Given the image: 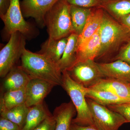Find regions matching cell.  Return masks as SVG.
Returning a JSON list of instances; mask_svg holds the SVG:
<instances>
[{
  "label": "cell",
  "instance_id": "cell-1",
  "mask_svg": "<svg viewBox=\"0 0 130 130\" xmlns=\"http://www.w3.org/2000/svg\"><path fill=\"white\" fill-rule=\"evenodd\" d=\"M99 31L101 48L95 61L101 60L100 63L111 62L130 39V32L105 12Z\"/></svg>",
  "mask_w": 130,
  "mask_h": 130
},
{
  "label": "cell",
  "instance_id": "cell-2",
  "mask_svg": "<svg viewBox=\"0 0 130 130\" xmlns=\"http://www.w3.org/2000/svg\"><path fill=\"white\" fill-rule=\"evenodd\" d=\"M19 66L30 77L61 86L62 73L56 63L43 55L24 50Z\"/></svg>",
  "mask_w": 130,
  "mask_h": 130
},
{
  "label": "cell",
  "instance_id": "cell-3",
  "mask_svg": "<svg viewBox=\"0 0 130 130\" xmlns=\"http://www.w3.org/2000/svg\"><path fill=\"white\" fill-rule=\"evenodd\" d=\"M62 73L61 86L70 96L76 110V116L72 120V124L95 127L86 100V88L73 81L66 71Z\"/></svg>",
  "mask_w": 130,
  "mask_h": 130
},
{
  "label": "cell",
  "instance_id": "cell-4",
  "mask_svg": "<svg viewBox=\"0 0 130 130\" xmlns=\"http://www.w3.org/2000/svg\"><path fill=\"white\" fill-rule=\"evenodd\" d=\"M70 6L66 0H59L47 13L45 26L50 38L60 39L74 32L70 13Z\"/></svg>",
  "mask_w": 130,
  "mask_h": 130
},
{
  "label": "cell",
  "instance_id": "cell-5",
  "mask_svg": "<svg viewBox=\"0 0 130 130\" xmlns=\"http://www.w3.org/2000/svg\"><path fill=\"white\" fill-rule=\"evenodd\" d=\"M0 17L5 25V31L10 36L12 33L19 31L26 40H30L39 35L37 29L24 19L19 0H11L7 12Z\"/></svg>",
  "mask_w": 130,
  "mask_h": 130
},
{
  "label": "cell",
  "instance_id": "cell-6",
  "mask_svg": "<svg viewBox=\"0 0 130 130\" xmlns=\"http://www.w3.org/2000/svg\"><path fill=\"white\" fill-rule=\"evenodd\" d=\"M25 38L19 31L11 35L7 44L0 51V77L6 76L21 59L25 48Z\"/></svg>",
  "mask_w": 130,
  "mask_h": 130
},
{
  "label": "cell",
  "instance_id": "cell-7",
  "mask_svg": "<svg viewBox=\"0 0 130 130\" xmlns=\"http://www.w3.org/2000/svg\"><path fill=\"white\" fill-rule=\"evenodd\" d=\"M91 113L95 127L98 130H119V128L128 123L120 114L111 110L106 106L99 104L86 97Z\"/></svg>",
  "mask_w": 130,
  "mask_h": 130
},
{
  "label": "cell",
  "instance_id": "cell-8",
  "mask_svg": "<svg viewBox=\"0 0 130 130\" xmlns=\"http://www.w3.org/2000/svg\"><path fill=\"white\" fill-rule=\"evenodd\" d=\"M66 71L73 81L86 88H91L105 78L93 60L77 61Z\"/></svg>",
  "mask_w": 130,
  "mask_h": 130
},
{
  "label": "cell",
  "instance_id": "cell-9",
  "mask_svg": "<svg viewBox=\"0 0 130 130\" xmlns=\"http://www.w3.org/2000/svg\"><path fill=\"white\" fill-rule=\"evenodd\" d=\"M59 0H23L20 3L24 18H33L41 28L45 26L47 13Z\"/></svg>",
  "mask_w": 130,
  "mask_h": 130
},
{
  "label": "cell",
  "instance_id": "cell-10",
  "mask_svg": "<svg viewBox=\"0 0 130 130\" xmlns=\"http://www.w3.org/2000/svg\"><path fill=\"white\" fill-rule=\"evenodd\" d=\"M54 85L38 79H31L25 89V105L28 107L40 105L51 92Z\"/></svg>",
  "mask_w": 130,
  "mask_h": 130
},
{
  "label": "cell",
  "instance_id": "cell-11",
  "mask_svg": "<svg viewBox=\"0 0 130 130\" xmlns=\"http://www.w3.org/2000/svg\"><path fill=\"white\" fill-rule=\"evenodd\" d=\"M98 64L105 77L119 79L130 84V65L128 63L118 60Z\"/></svg>",
  "mask_w": 130,
  "mask_h": 130
},
{
  "label": "cell",
  "instance_id": "cell-12",
  "mask_svg": "<svg viewBox=\"0 0 130 130\" xmlns=\"http://www.w3.org/2000/svg\"><path fill=\"white\" fill-rule=\"evenodd\" d=\"M77 114L71 101L56 107L53 115L56 122L55 130H71L72 120Z\"/></svg>",
  "mask_w": 130,
  "mask_h": 130
},
{
  "label": "cell",
  "instance_id": "cell-13",
  "mask_svg": "<svg viewBox=\"0 0 130 130\" xmlns=\"http://www.w3.org/2000/svg\"><path fill=\"white\" fill-rule=\"evenodd\" d=\"M90 89L109 91L130 100V84L119 79L105 77Z\"/></svg>",
  "mask_w": 130,
  "mask_h": 130
},
{
  "label": "cell",
  "instance_id": "cell-14",
  "mask_svg": "<svg viewBox=\"0 0 130 130\" xmlns=\"http://www.w3.org/2000/svg\"><path fill=\"white\" fill-rule=\"evenodd\" d=\"M3 78V87L6 91L25 88L31 79L19 66L13 68Z\"/></svg>",
  "mask_w": 130,
  "mask_h": 130
},
{
  "label": "cell",
  "instance_id": "cell-15",
  "mask_svg": "<svg viewBox=\"0 0 130 130\" xmlns=\"http://www.w3.org/2000/svg\"><path fill=\"white\" fill-rule=\"evenodd\" d=\"M105 12L101 8L92 10L83 30L78 36L77 48L89 40L97 31L102 23Z\"/></svg>",
  "mask_w": 130,
  "mask_h": 130
},
{
  "label": "cell",
  "instance_id": "cell-16",
  "mask_svg": "<svg viewBox=\"0 0 130 130\" xmlns=\"http://www.w3.org/2000/svg\"><path fill=\"white\" fill-rule=\"evenodd\" d=\"M68 39V37L60 39L48 38L42 43L41 49L37 53L45 55L57 64L63 55L67 44Z\"/></svg>",
  "mask_w": 130,
  "mask_h": 130
},
{
  "label": "cell",
  "instance_id": "cell-17",
  "mask_svg": "<svg viewBox=\"0 0 130 130\" xmlns=\"http://www.w3.org/2000/svg\"><path fill=\"white\" fill-rule=\"evenodd\" d=\"M78 36L74 32L68 37L66 46L62 57L57 64L62 73L72 67L77 62V43Z\"/></svg>",
  "mask_w": 130,
  "mask_h": 130
},
{
  "label": "cell",
  "instance_id": "cell-18",
  "mask_svg": "<svg viewBox=\"0 0 130 130\" xmlns=\"http://www.w3.org/2000/svg\"><path fill=\"white\" fill-rule=\"evenodd\" d=\"M99 29L89 40L77 48V62L90 59L95 60L98 56L101 48Z\"/></svg>",
  "mask_w": 130,
  "mask_h": 130
},
{
  "label": "cell",
  "instance_id": "cell-19",
  "mask_svg": "<svg viewBox=\"0 0 130 130\" xmlns=\"http://www.w3.org/2000/svg\"><path fill=\"white\" fill-rule=\"evenodd\" d=\"M52 115L45 102L30 107L22 130H33L44 120Z\"/></svg>",
  "mask_w": 130,
  "mask_h": 130
},
{
  "label": "cell",
  "instance_id": "cell-20",
  "mask_svg": "<svg viewBox=\"0 0 130 130\" xmlns=\"http://www.w3.org/2000/svg\"><path fill=\"white\" fill-rule=\"evenodd\" d=\"M86 96L99 104L106 106L130 103V100L120 97L109 91L96 90L90 88H86Z\"/></svg>",
  "mask_w": 130,
  "mask_h": 130
},
{
  "label": "cell",
  "instance_id": "cell-21",
  "mask_svg": "<svg viewBox=\"0 0 130 130\" xmlns=\"http://www.w3.org/2000/svg\"><path fill=\"white\" fill-rule=\"evenodd\" d=\"M91 8L70 5V13L74 32L79 36L82 33L89 16Z\"/></svg>",
  "mask_w": 130,
  "mask_h": 130
},
{
  "label": "cell",
  "instance_id": "cell-22",
  "mask_svg": "<svg viewBox=\"0 0 130 130\" xmlns=\"http://www.w3.org/2000/svg\"><path fill=\"white\" fill-rule=\"evenodd\" d=\"M25 88L5 91L1 96L0 109H9L25 104Z\"/></svg>",
  "mask_w": 130,
  "mask_h": 130
},
{
  "label": "cell",
  "instance_id": "cell-23",
  "mask_svg": "<svg viewBox=\"0 0 130 130\" xmlns=\"http://www.w3.org/2000/svg\"><path fill=\"white\" fill-rule=\"evenodd\" d=\"M29 107L25 104L9 109H0L1 116L16 123L23 129L25 124Z\"/></svg>",
  "mask_w": 130,
  "mask_h": 130
},
{
  "label": "cell",
  "instance_id": "cell-24",
  "mask_svg": "<svg viewBox=\"0 0 130 130\" xmlns=\"http://www.w3.org/2000/svg\"><path fill=\"white\" fill-rule=\"evenodd\" d=\"M103 6L111 16L118 21L124 16L130 14V0H114L104 4Z\"/></svg>",
  "mask_w": 130,
  "mask_h": 130
},
{
  "label": "cell",
  "instance_id": "cell-25",
  "mask_svg": "<svg viewBox=\"0 0 130 130\" xmlns=\"http://www.w3.org/2000/svg\"><path fill=\"white\" fill-rule=\"evenodd\" d=\"M70 5L80 7L91 8L101 7L103 4L101 0H66Z\"/></svg>",
  "mask_w": 130,
  "mask_h": 130
},
{
  "label": "cell",
  "instance_id": "cell-26",
  "mask_svg": "<svg viewBox=\"0 0 130 130\" xmlns=\"http://www.w3.org/2000/svg\"><path fill=\"white\" fill-rule=\"evenodd\" d=\"M109 109L119 113L130 123V103L106 106Z\"/></svg>",
  "mask_w": 130,
  "mask_h": 130
},
{
  "label": "cell",
  "instance_id": "cell-27",
  "mask_svg": "<svg viewBox=\"0 0 130 130\" xmlns=\"http://www.w3.org/2000/svg\"><path fill=\"white\" fill-rule=\"evenodd\" d=\"M118 60L123 61L130 65V38L122 47L112 61Z\"/></svg>",
  "mask_w": 130,
  "mask_h": 130
},
{
  "label": "cell",
  "instance_id": "cell-28",
  "mask_svg": "<svg viewBox=\"0 0 130 130\" xmlns=\"http://www.w3.org/2000/svg\"><path fill=\"white\" fill-rule=\"evenodd\" d=\"M56 122L53 116L48 117L33 130H55Z\"/></svg>",
  "mask_w": 130,
  "mask_h": 130
},
{
  "label": "cell",
  "instance_id": "cell-29",
  "mask_svg": "<svg viewBox=\"0 0 130 130\" xmlns=\"http://www.w3.org/2000/svg\"><path fill=\"white\" fill-rule=\"evenodd\" d=\"M0 130H22L16 123L1 116Z\"/></svg>",
  "mask_w": 130,
  "mask_h": 130
},
{
  "label": "cell",
  "instance_id": "cell-30",
  "mask_svg": "<svg viewBox=\"0 0 130 130\" xmlns=\"http://www.w3.org/2000/svg\"><path fill=\"white\" fill-rule=\"evenodd\" d=\"M11 4V0H0V16L7 12Z\"/></svg>",
  "mask_w": 130,
  "mask_h": 130
},
{
  "label": "cell",
  "instance_id": "cell-31",
  "mask_svg": "<svg viewBox=\"0 0 130 130\" xmlns=\"http://www.w3.org/2000/svg\"><path fill=\"white\" fill-rule=\"evenodd\" d=\"M130 32V14L124 16L118 20Z\"/></svg>",
  "mask_w": 130,
  "mask_h": 130
},
{
  "label": "cell",
  "instance_id": "cell-32",
  "mask_svg": "<svg viewBox=\"0 0 130 130\" xmlns=\"http://www.w3.org/2000/svg\"><path fill=\"white\" fill-rule=\"evenodd\" d=\"M71 130H98L92 126H83L72 124Z\"/></svg>",
  "mask_w": 130,
  "mask_h": 130
},
{
  "label": "cell",
  "instance_id": "cell-33",
  "mask_svg": "<svg viewBox=\"0 0 130 130\" xmlns=\"http://www.w3.org/2000/svg\"><path fill=\"white\" fill-rule=\"evenodd\" d=\"M101 1L103 3V5H104V4L107 3L112 1H114V0H101Z\"/></svg>",
  "mask_w": 130,
  "mask_h": 130
},
{
  "label": "cell",
  "instance_id": "cell-34",
  "mask_svg": "<svg viewBox=\"0 0 130 130\" xmlns=\"http://www.w3.org/2000/svg\"></svg>",
  "mask_w": 130,
  "mask_h": 130
}]
</instances>
